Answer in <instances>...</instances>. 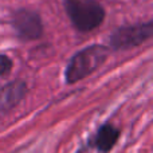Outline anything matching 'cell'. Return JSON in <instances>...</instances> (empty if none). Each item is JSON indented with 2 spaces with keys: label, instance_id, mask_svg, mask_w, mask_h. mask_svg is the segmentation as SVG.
Here are the masks:
<instances>
[{
  "label": "cell",
  "instance_id": "8992f818",
  "mask_svg": "<svg viewBox=\"0 0 153 153\" xmlns=\"http://www.w3.org/2000/svg\"><path fill=\"white\" fill-rule=\"evenodd\" d=\"M28 87L23 79H15L0 87V113H8L26 98Z\"/></svg>",
  "mask_w": 153,
  "mask_h": 153
},
{
  "label": "cell",
  "instance_id": "3957f363",
  "mask_svg": "<svg viewBox=\"0 0 153 153\" xmlns=\"http://www.w3.org/2000/svg\"><path fill=\"white\" fill-rule=\"evenodd\" d=\"M153 35V22L146 23H137L130 26H122L116 28L109 36V46L110 50L124 51L129 48L145 43Z\"/></svg>",
  "mask_w": 153,
  "mask_h": 153
},
{
  "label": "cell",
  "instance_id": "ba28073f",
  "mask_svg": "<svg viewBox=\"0 0 153 153\" xmlns=\"http://www.w3.org/2000/svg\"><path fill=\"white\" fill-rule=\"evenodd\" d=\"M76 153H85V146H83V148H81V149H79V151L76 152Z\"/></svg>",
  "mask_w": 153,
  "mask_h": 153
},
{
  "label": "cell",
  "instance_id": "6da1fadb",
  "mask_svg": "<svg viewBox=\"0 0 153 153\" xmlns=\"http://www.w3.org/2000/svg\"><path fill=\"white\" fill-rule=\"evenodd\" d=\"M110 48L105 45H90L76 51L70 58L65 70V81L74 85L95 73L106 62Z\"/></svg>",
  "mask_w": 153,
  "mask_h": 153
},
{
  "label": "cell",
  "instance_id": "277c9868",
  "mask_svg": "<svg viewBox=\"0 0 153 153\" xmlns=\"http://www.w3.org/2000/svg\"><path fill=\"white\" fill-rule=\"evenodd\" d=\"M11 24H12L18 38L24 42L39 39L45 31L40 15L36 11L27 10V8L16 10L12 13Z\"/></svg>",
  "mask_w": 153,
  "mask_h": 153
},
{
  "label": "cell",
  "instance_id": "52a82bcc",
  "mask_svg": "<svg viewBox=\"0 0 153 153\" xmlns=\"http://www.w3.org/2000/svg\"><path fill=\"white\" fill-rule=\"evenodd\" d=\"M13 67V61L5 54H0V78H5L11 74Z\"/></svg>",
  "mask_w": 153,
  "mask_h": 153
},
{
  "label": "cell",
  "instance_id": "7a4b0ae2",
  "mask_svg": "<svg viewBox=\"0 0 153 153\" xmlns=\"http://www.w3.org/2000/svg\"><path fill=\"white\" fill-rule=\"evenodd\" d=\"M63 5L79 32H90L103 23L105 10L95 0H63Z\"/></svg>",
  "mask_w": 153,
  "mask_h": 153
},
{
  "label": "cell",
  "instance_id": "5b68a950",
  "mask_svg": "<svg viewBox=\"0 0 153 153\" xmlns=\"http://www.w3.org/2000/svg\"><path fill=\"white\" fill-rule=\"evenodd\" d=\"M120 137H121V129L111 124L110 121H106L97 129L91 138L87 141L89 148H94L100 153H110L117 145Z\"/></svg>",
  "mask_w": 153,
  "mask_h": 153
}]
</instances>
